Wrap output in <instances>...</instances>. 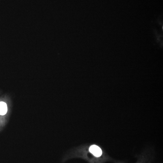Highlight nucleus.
I'll use <instances>...</instances> for the list:
<instances>
[{
	"instance_id": "obj_1",
	"label": "nucleus",
	"mask_w": 163,
	"mask_h": 163,
	"mask_svg": "<svg viewBox=\"0 0 163 163\" xmlns=\"http://www.w3.org/2000/svg\"><path fill=\"white\" fill-rule=\"evenodd\" d=\"M89 150L90 153H92L95 157H100L102 153L101 149L96 145H91L89 148Z\"/></svg>"
},
{
	"instance_id": "obj_2",
	"label": "nucleus",
	"mask_w": 163,
	"mask_h": 163,
	"mask_svg": "<svg viewBox=\"0 0 163 163\" xmlns=\"http://www.w3.org/2000/svg\"><path fill=\"white\" fill-rule=\"evenodd\" d=\"M7 111L6 104L3 102H0V115H5Z\"/></svg>"
}]
</instances>
